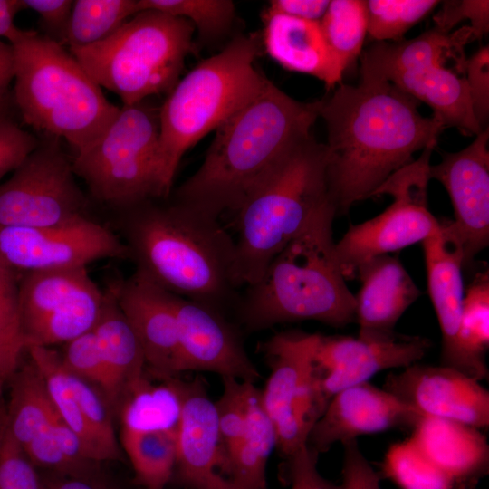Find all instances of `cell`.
<instances>
[{
	"instance_id": "6da1fadb",
	"label": "cell",
	"mask_w": 489,
	"mask_h": 489,
	"mask_svg": "<svg viewBox=\"0 0 489 489\" xmlns=\"http://www.w3.org/2000/svg\"><path fill=\"white\" fill-rule=\"evenodd\" d=\"M322 100L329 187L340 216L371 197L417 151L436 148L445 129L436 117L420 114L417 100L387 82L340 84Z\"/></svg>"
},
{
	"instance_id": "7a4b0ae2",
	"label": "cell",
	"mask_w": 489,
	"mask_h": 489,
	"mask_svg": "<svg viewBox=\"0 0 489 489\" xmlns=\"http://www.w3.org/2000/svg\"><path fill=\"white\" fill-rule=\"evenodd\" d=\"M118 212L116 233L136 271L177 296L224 313L235 310L240 294L235 238L219 219L169 197Z\"/></svg>"
},
{
	"instance_id": "3957f363",
	"label": "cell",
	"mask_w": 489,
	"mask_h": 489,
	"mask_svg": "<svg viewBox=\"0 0 489 489\" xmlns=\"http://www.w3.org/2000/svg\"><path fill=\"white\" fill-rule=\"evenodd\" d=\"M322 103L296 101L265 78L216 129L199 168L169 198L217 219L235 212L281 158L311 134Z\"/></svg>"
},
{
	"instance_id": "277c9868",
	"label": "cell",
	"mask_w": 489,
	"mask_h": 489,
	"mask_svg": "<svg viewBox=\"0 0 489 489\" xmlns=\"http://www.w3.org/2000/svg\"><path fill=\"white\" fill-rule=\"evenodd\" d=\"M335 216L332 204L323 207L240 292L235 312L246 331L307 320L335 328L355 321V296L335 253Z\"/></svg>"
},
{
	"instance_id": "5b68a950",
	"label": "cell",
	"mask_w": 489,
	"mask_h": 489,
	"mask_svg": "<svg viewBox=\"0 0 489 489\" xmlns=\"http://www.w3.org/2000/svg\"><path fill=\"white\" fill-rule=\"evenodd\" d=\"M328 163L326 144L308 135L281 158L236 209L235 273L240 289L258 281L273 258L323 207L333 205Z\"/></svg>"
},
{
	"instance_id": "8992f818",
	"label": "cell",
	"mask_w": 489,
	"mask_h": 489,
	"mask_svg": "<svg viewBox=\"0 0 489 489\" xmlns=\"http://www.w3.org/2000/svg\"><path fill=\"white\" fill-rule=\"evenodd\" d=\"M14 58V101L26 124L62 138L75 155L91 146L117 116L101 88L62 44L16 27L6 38Z\"/></svg>"
},
{
	"instance_id": "52a82bcc",
	"label": "cell",
	"mask_w": 489,
	"mask_h": 489,
	"mask_svg": "<svg viewBox=\"0 0 489 489\" xmlns=\"http://www.w3.org/2000/svg\"><path fill=\"white\" fill-rule=\"evenodd\" d=\"M259 51L255 34L237 36L168 92L159 107L158 176L162 199L171 194L185 152L216 129L262 86L265 77L254 64Z\"/></svg>"
},
{
	"instance_id": "ba28073f",
	"label": "cell",
	"mask_w": 489,
	"mask_h": 489,
	"mask_svg": "<svg viewBox=\"0 0 489 489\" xmlns=\"http://www.w3.org/2000/svg\"><path fill=\"white\" fill-rule=\"evenodd\" d=\"M476 40L470 26L452 34L436 29L407 41L377 42L361 54V80L387 82L432 108L445 128L465 136L482 129L472 107L465 72V46Z\"/></svg>"
},
{
	"instance_id": "9c48e42d",
	"label": "cell",
	"mask_w": 489,
	"mask_h": 489,
	"mask_svg": "<svg viewBox=\"0 0 489 489\" xmlns=\"http://www.w3.org/2000/svg\"><path fill=\"white\" fill-rule=\"evenodd\" d=\"M194 29L184 18L143 10L107 39L70 53L101 88L131 105L174 88Z\"/></svg>"
},
{
	"instance_id": "30bf717a",
	"label": "cell",
	"mask_w": 489,
	"mask_h": 489,
	"mask_svg": "<svg viewBox=\"0 0 489 489\" xmlns=\"http://www.w3.org/2000/svg\"><path fill=\"white\" fill-rule=\"evenodd\" d=\"M159 107L122 105L105 131L76 154L72 168L100 202L121 211L161 198L158 176Z\"/></svg>"
},
{
	"instance_id": "8fae6325",
	"label": "cell",
	"mask_w": 489,
	"mask_h": 489,
	"mask_svg": "<svg viewBox=\"0 0 489 489\" xmlns=\"http://www.w3.org/2000/svg\"><path fill=\"white\" fill-rule=\"evenodd\" d=\"M434 149H424L419 158L388 177L372 197L389 195L393 202L377 216L350 225L335 243L336 257L345 280L353 279L358 267L366 261L422 243L439 231L440 222L427 204Z\"/></svg>"
},
{
	"instance_id": "7c38bea8",
	"label": "cell",
	"mask_w": 489,
	"mask_h": 489,
	"mask_svg": "<svg viewBox=\"0 0 489 489\" xmlns=\"http://www.w3.org/2000/svg\"><path fill=\"white\" fill-rule=\"evenodd\" d=\"M19 310L25 350L67 343L92 330L103 291L87 267L19 274Z\"/></svg>"
},
{
	"instance_id": "4fadbf2b",
	"label": "cell",
	"mask_w": 489,
	"mask_h": 489,
	"mask_svg": "<svg viewBox=\"0 0 489 489\" xmlns=\"http://www.w3.org/2000/svg\"><path fill=\"white\" fill-rule=\"evenodd\" d=\"M75 176L58 142L39 143L0 184V225L48 226L88 216Z\"/></svg>"
},
{
	"instance_id": "5bb4252c",
	"label": "cell",
	"mask_w": 489,
	"mask_h": 489,
	"mask_svg": "<svg viewBox=\"0 0 489 489\" xmlns=\"http://www.w3.org/2000/svg\"><path fill=\"white\" fill-rule=\"evenodd\" d=\"M102 259L129 260V253L115 231L89 216L48 226L0 225V263L18 273Z\"/></svg>"
},
{
	"instance_id": "9a60e30c",
	"label": "cell",
	"mask_w": 489,
	"mask_h": 489,
	"mask_svg": "<svg viewBox=\"0 0 489 489\" xmlns=\"http://www.w3.org/2000/svg\"><path fill=\"white\" fill-rule=\"evenodd\" d=\"M320 337L283 331L262 345L271 372L261 399L275 430L276 446L285 458L307 445L313 425L311 385Z\"/></svg>"
},
{
	"instance_id": "2e32d148",
	"label": "cell",
	"mask_w": 489,
	"mask_h": 489,
	"mask_svg": "<svg viewBox=\"0 0 489 489\" xmlns=\"http://www.w3.org/2000/svg\"><path fill=\"white\" fill-rule=\"evenodd\" d=\"M430 347L431 341L427 338L398 333L385 340L321 335L314 355L311 390L316 417L319 419L340 391L368 382L381 370L415 364Z\"/></svg>"
},
{
	"instance_id": "e0dca14e",
	"label": "cell",
	"mask_w": 489,
	"mask_h": 489,
	"mask_svg": "<svg viewBox=\"0 0 489 489\" xmlns=\"http://www.w3.org/2000/svg\"><path fill=\"white\" fill-rule=\"evenodd\" d=\"M488 139L486 128L469 146L429 167L430 179L438 180L450 197L455 220L443 224L459 245L464 265L489 244Z\"/></svg>"
},
{
	"instance_id": "ac0fdd59",
	"label": "cell",
	"mask_w": 489,
	"mask_h": 489,
	"mask_svg": "<svg viewBox=\"0 0 489 489\" xmlns=\"http://www.w3.org/2000/svg\"><path fill=\"white\" fill-rule=\"evenodd\" d=\"M383 388L422 417L488 428V390L478 379L452 367L415 363L390 373Z\"/></svg>"
},
{
	"instance_id": "d6986e66",
	"label": "cell",
	"mask_w": 489,
	"mask_h": 489,
	"mask_svg": "<svg viewBox=\"0 0 489 489\" xmlns=\"http://www.w3.org/2000/svg\"><path fill=\"white\" fill-rule=\"evenodd\" d=\"M178 331L177 373L207 371L254 383L260 373L224 312L176 295Z\"/></svg>"
},
{
	"instance_id": "ffe728a7",
	"label": "cell",
	"mask_w": 489,
	"mask_h": 489,
	"mask_svg": "<svg viewBox=\"0 0 489 489\" xmlns=\"http://www.w3.org/2000/svg\"><path fill=\"white\" fill-rule=\"evenodd\" d=\"M422 416L384 388L369 382L332 397L312 427L307 446L320 452L333 444L393 428H413Z\"/></svg>"
},
{
	"instance_id": "44dd1931",
	"label": "cell",
	"mask_w": 489,
	"mask_h": 489,
	"mask_svg": "<svg viewBox=\"0 0 489 489\" xmlns=\"http://www.w3.org/2000/svg\"><path fill=\"white\" fill-rule=\"evenodd\" d=\"M117 297L140 344L146 366L165 378L177 374L176 295L135 270L129 278L118 280Z\"/></svg>"
},
{
	"instance_id": "7402d4cb",
	"label": "cell",
	"mask_w": 489,
	"mask_h": 489,
	"mask_svg": "<svg viewBox=\"0 0 489 489\" xmlns=\"http://www.w3.org/2000/svg\"><path fill=\"white\" fill-rule=\"evenodd\" d=\"M175 468L193 489H235L226 474L216 405L199 380L186 382Z\"/></svg>"
},
{
	"instance_id": "603a6c76",
	"label": "cell",
	"mask_w": 489,
	"mask_h": 489,
	"mask_svg": "<svg viewBox=\"0 0 489 489\" xmlns=\"http://www.w3.org/2000/svg\"><path fill=\"white\" fill-rule=\"evenodd\" d=\"M355 277L361 283L354 295L358 337L385 340L395 336L398 321L421 294L417 285L400 261L390 254L366 261L358 267Z\"/></svg>"
},
{
	"instance_id": "cb8c5ba5",
	"label": "cell",
	"mask_w": 489,
	"mask_h": 489,
	"mask_svg": "<svg viewBox=\"0 0 489 489\" xmlns=\"http://www.w3.org/2000/svg\"><path fill=\"white\" fill-rule=\"evenodd\" d=\"M422 246L428 293L441 331L440 365L470 376L459 342L465 297L462 251L442 222L439 231L424 240Z\"/></svg>"
},
{
	"instance_id": "d4e9b609",
	"label": "cell",
	"mask_w": 489,
	"mask_h": 489,
	"mask_svg": "<svg viewBox=\"0 0 489 489\" xmlns=\"http://www.w3.org/2000/svg\"><path fill=\"white\" fill-rule=\"evenodd\" d=\"M410 439L417 449L455 484L471 487L489 468V445L481 429L472 426L422 417Z\"/></svg>"
},
{
	"instance_id": "484cf974",
	"label": "cell",
	"mask_w": 489,
	"mask_h": 489,
	"mask_svg": "<svg viewBox=\"0 0 489 489\" xmlns=\"http://www.w3.org/2000/svg\"><path fill=\"white\" fill-rule=\"evenodd\" d=\"M118 280L105 291L98 319L92 328L107 374L106 398L122 399L143 376L146 366L140 344L124 316L117 297Z\"/></svg>"
},
{
	"instance_id": "4316f807",
	"label": "cell",
	"mask_w": 489,
	"mask_h": 489,
	"mask_svg": "<svg viewBox=\"0 0 489 489\" xmlns=\"http://www.w3.org/2000/svg\"><path fill=\"white\" fill-rule=\"evenodd\" d=\"M264 24L265 50L281 66L314 76L328 88L340 82L320 22L274 15Z\"/></svg>"
},
{
	"instance_id": "83f0119b",
	"label": "cell",
	"mask_w": 489,
	"mask_h": 489,
	"mask_svg": "<svg viewBox=\"0 0 489 489\" xmlns=\"http://www.w3.org/2000/svg\"><path fill=\"white\" fill-rule=\"evenodd\" d=\"M276 446V434L254 383L247 394V422L237 446L225 457L227 476L235 489H267L266 468Z\"/></svg>"
},
{
	"instance_id": "f1b7e54d",
	"label": "cell",
	"mask_w": 489,
	"mask_h": 489,
	"mask_svg": "<svg viewBox=\"0 0 489 489\" xmlns=\"http://www.w3.org/2000/svg\"><path fill=\"white\" fill-rule=\"evenodd\" d=\"M185 391L186 382L169 379L153 385L143 375L122 398V428L177 430Z\"/></svg>"
},
{
	"instance_id": "f546056e",
	"label": "cell",
	"mask_w": 489,
	"mask_h": 489,
	"mask_svg": "<svg viewBox=\"0 0 489 489\" xmlns=\"http://www.w3.org/2000/svg\"><path fill=\"white\" fill-rule=\"evenodd\" d=\"M56 411L44 379L31 361L15 373L6 425L24 447L53 419Z\"/></svg>"
},
{
	"instance_id": "4dcf8cb0",
	"label": "cell",
	"mask_w": 489,
	"mask_h": 489,
	"mask_svg": "<svg viewBox=\"0 0 489 489\" xmlns=\"http://www.w3.org/2000/svg\"><path fill=\"white\" fill-rule=\"evenodd\" d=\"M31 361L43 375L54 409L62 420L79 436L90 460H110L103 446L88 427L69 385L61 355L51 347L26 349Z\"/></svg>"
},
{
	"instance_id": "1f68e13d",
	"label": "cell",
	"mask_w": 489,
	"mask_h": 489,
	"mask_svg": "<svg viewBox=\"0 0 489 489\" xmlns=\"http://www.w3.org/2000/svg\"><path fill=\"white\" fill-rule=\"evenodd\" d=\"M121 443L141 485L164 489L176 467L177 430L122 428Z\"/></svg>"
},
{
	"instance_id": "d6a6232c",
	"label": "cell",
	"mask_w": 489,
	"mask_h": 489,
	"mask_svg": "<svg viewBox=\"0 0 489 489\" xmlns=\"http://www.w3.org/2000/svg\"><path fill=\"white\" fill-rule=\"evenodd\" d=\"M459 342L472 378L488 379L485 352L489 348V273L479 272L465 292Z\"/></svg>"
},
{
	"instance_id": "836d02e7",
	"label": "cell",
	"mask_w": 489,
	"mask_h": 489,
	"mask_svg": "<svg viewBox=\"0 0 489 489\" xmlns=\"http://www.w3.org/2000/svg\"><path fill=\"white\" fill-rule=\"evenodd\" d=\"M320 25L335 70L341 78L361 53L367 34L366 1H330Z\"/></svg>"
},
{
	"instance_id": "e575fe53",
	"label": "cell",
	"mask_w": 489,
	"mask_h": 489,
	"mask_svg": "<svg viewBox=\"0 0 489 489\" xmlns=\"http://www.w3.org/2000/svg\"><path fill=\"white\" fill-rule=\"evenodd\" d=\"M139 12L138 0H76L64 41L70 49L100 43Z\"/></svg>"
},
{
	"instance_id": "d590c367",
	"label": "cell",
	"mask_w": 489,
	"mask_h": 489,
	"mask_svg": "<svg viewBox=\"0 0 489 489\" xmlns=\"http://www.w3.org/2000/svg\"><path fill=\"white\" fill-rule=\"evenodd\" d=\"M383 472L400 489H456L454 482L417 449L409 438L390 446Z\"/></svg>"
},
{
	"instance_id": "8d00e7d4",
	"label": "cell",
	"mask_w": 489,
	"mask_h": 489,
	"mask_svg": "<svg viewBox=\"0 0 489 489\" xmlns=\"http://www.w3.org/2000/svg\"><path fill=\"white\" fill-rule=\"evenodd\" d=\"M139 12L155 10L192 24L205 40L223 36L230 28L235 5L228 0H138Z\"/></svg>"
},
{
	"instance_id": "74e56055",
	"label": "cell",
	"mask_w": 489,
	"mask_h": 489,
	"mask_svg": "<svg viewBox=\"0 0 489 489\" xmlns=\"http://www.w3.org/2000/svg\"><path fill=\"white\" fill-rule=\"evenodd\" d=\"M438 4L434 0L366 1L367 33L377 42H398Z\"/></svg>"
},
{
	"instance_id": "f35d334b",
	"label": "cell",
	"mask_w": 489,
	"mask_h": 489,
	"mask_svg": "<svg viewBox=\"0 0 489 489\" xmlns=\"http://www.w3.org/2000/svg\"><path fill=\"white\" fill-rule=\"evenodd\" d=\"M19 274L0 263V352L14 369L25 350L19 310Z\"/></svg>"
},
{
	"instance_id": "ab89813d",
	"label": "cell",
	"mask_w": 489,
	"mask_h": 489,
	"mask_svg": "<svg viewBox=\"0 0 489 489\" xmlns=\"http://www.w3.org/2000/svg\"><path fill=\"white\" fill-rule=\"evenodd\" d=\"M224 390L215 403L225 457L241 440L247 422V394L252 382L224 378ZM226 469V468H225Z\"/></svg>"
},
{
	"instance_id": "60d3db41",
	"label": "cell",
	"mask_w": 489,
	"mask_h": 489,
	"mask_svg": "<svg viewBox=\"0 0 489 489\" xmlns=\"http://www.w3.org/2000/svg\"><path fill=\"white\" fill-rule=\"evenodd\" d=\"M65 370L72 392L88 427L103 446L110 460L117 459L120 455L119 446L111 418L103 399L91 383L73 375L66 369Z\"/></svg>"
},
{
	"instance_id": "b9f144b4",
	"label": "cell",
	"mask_w": 489,
	"mask_h": 489,
	"mask_svg": "<svg viewBox=\"0 0 489 489\" xmlns=\"http://www.w3.org/2000/svg\"><path fill=\"white\" fill-rule=\"evenodd\" d=\"M61 360L68 371L98 386L106 395L105 364L92 330L65 343Z\"/></svg>"
},
{
	"instance_id": "7bdbcfd3",
	"label": "cell",
	"mask_w": 489,
	"mask_h": 489,
	"mask_svg": "<svg viewBox=\"0 0 489 489\" xmlns=\"http://www.w3.org/2000/svg\"><path fill=\"white\" fill-rule=\"evenodd\" d=\"M31 463L5 420L0 435V489H39Z\"/></svg>"
},
{
	"instance_id": "ee69618b",
	"label": "cell",
	"mask_w": 489,
	"mask_h": 489,
	"mask_svg": "<svg viewBox=\"0 0 489 489\" xmlns=\"http://www.w3.org/2000/svg\"><path fill=\"white\" fill-rule=\"evenodd\" d=\"M469 19L471 28L480 39L489 30V2L484 0L446 1L434 16L437 31L448 34L458 23Z\"/></svg>"
},
{
	"instance_id": "f6af8a7d",
	"label": "cell",
	"mask_w": 489,
	"mask_h": 489,
	"mask_svg": "<svg viewBox=\"0 0 489 489\" xmlns=\"http://www.w3.org/2000/svg\"><path fill=\"white\" fill-rule=\"evenodd\" d=\"M38 144L34 135L10 117L0 120V180L13 172Z\"/></svg>"
},
{
	"instance_id": "bcb514c9",
	"label": "cell",
	"mask_w": 489,
	"mask_h": 489,
	"mask_svg": "<svg viewBox=\"0 0 489 489\" xmlns=\"http://www.w3.org/2000/svg\"><path fill=\"white\" fill-rule=\"evenodd\" d=\"M474 115L482 129L489 116V48L482 47L465 63Z\"/></svg>"
},
{
	"instance_id": "7dc6e473",
	"label": "cell",
	"mask_w": 489,
	"mask_h": 489,
	"mask_svg": "<svg viewBox=\"0 0 489 489\" xmlns=\"http://www.w3.org/2000/svg\"><path fill=\"white\" fill-rule=\"evenodd\" d=\"M318 455L317 451L306 445L285 458L291 489H340L320 474Z\"/></svg>"
},
{
	"instance_id": "c3c4849f",
	"label": "cell",
	"mask_w": 489,
	"mask_h": 489,
	"mask_svg": "<svg viewBox=\"0 0 489 489\" xmlns=\"http://www.w3.org/2000/svg\"><path fill=\"white\" fill-rule=\"evenodd\" d=\"M342 445L344 460L340 489H381L379 475L360 451L357 440Z\"/></svg>"
},
{
	"instance_id": "681fc988",
	"label": "cell",
	"mask_w": 489,
	"mask_h": 489,
	"mask_svg": "<svg viewBox=\"0 0 489 489\" xmlns=\"http://www.w3.org/2000/svg\"><path fill=\"white\" fill-rule=\"evenodd\" d=\"M25 8L38 14L50 38L62 44L70 20L72 3L71 0H22Z\"/></svg>"
},
{
	"instance_id": "f907efd6",
	"label": "cell",
	"mask_w": 489,
	"mask_h": 489,
	"mask_svg": "<svg viewBox=\"0 0 489 489\" xmlns=\"http://www.w3.org/2000/svg\"><path fill=\"white\" fill-rule=\"evenodd\" d=\"M52 422L23 448L32 463L49 467L67 466L69 463L54 435Z\"/></svg>"
},
{
	"instance_id": "816d5d0a",
	"label": "cell",
	"mask_w": 489,
	"mask_h": 489,
	"mask_svg": "<svg viewBox=\"0 0 489 489\" xmlns=\"http://www.w3.org/2000/svg\"><path fill=\"white\" fill-rule=\"evenodd\" d=\"M329 4L328 0H273L264 10L263 19L264 21L274 15H284L320 22Z\"/></svg>"
},
{
	"instance_id": "f5cc1de1",
	"label": "cell",
	"mask_w": 489,
	"mask_h": 489,
	"mask_svg": "<svg viewBox=\"0 0 489 489\" xmlns=\"http://www.w3.org/2000/svg\"><path fill=\"white\" fill-rule=\"evenodd\" d=\"M52 426L60 447L69 465L80 460L88 459L81 439L62 420L57 413L53 419Z\"/></svg>"
},
{
	"instance_id": "db71d44e",
	"label": "cell",
	"mask_w": 489,
	"mask_h": 489,
	"mask_svg": "<svg viewBox=\"0 0 489 489\" xmlns=\"http://www.w3.org/2000/svg\"><path fill=\"white\" fill-rule=\"evenodd\" d=\"M14 78V58L11 44L0 38V115H9V86Z\"/></svg>"
},
{
	"instance_id": "11a10c76",
	"label": "cell",
	"mask_w": 489,
	"mask_h": 489,
	"mask_svg": "<svg viewBox=\"0 0 489 489\" xmlns=\"http://www.w3.org/2000/svg\"><path fill=\"white\" fill-rule=\"evenodd\" d=\"M25 8L22 0H0V38H7L16 28V14Z\"/></svg>"
},
{
	"instance_id": "9f6ffc18",
	"label": "cell",
	"mask_w": 489,
	"mask_h": 489,
	"mask_svg": "<svg viewBox=\"0 0 489 489\" xmlns=\"http://www.w3.org/2000/svg\"><path fill=\"white\" fill-rule=\"evenodd\" d=\"M15 369H16L11 366L0 352V397L5 379L8 376L14 374L15 372Z\"/></svg>"
},
{
	"instance_id": "6f0895ef",
	"label": "cell",
	"mask_w": 489,
	"mask_h": 489,
	"mask_svg": "<svg viewBox=\"0 0 489 489\" xmlns=\"http://www.w3.org/2000/svg\"><path fill=\"white\" fill-rule=\"evenodd\" d=\"M55 489H92L90 485L80 481H72L60 485Z\"/></svg>"
},
{
	"instance_id": "680465c9",
	"label": "cell",
	"mask_w": 489,
	"mask_h": 489,
	"mask_svg": "<svg viewBox=\"0 0 489 489\" xmlns=\"http://www.w3.org/2000/svg\"><path fill=\"white\" fill-rule=\"evenodd\" d=\"M4 424H5V421L3 422L2 426H0V435H1V432H2V429H3V427H4Z\"/></svg>"
},
{
	"instance_id": "91938a15",
	"label": "cell",
	"mask_w": 489,
	"mask_h": 489,
	"mask_svg": "<svg viewBox=\"0 0 489 489\" xmlns=\"http://www.w3.org/2000/svg\"><path fill=\"white\" fill-rule=\"evenodd\" d=\"M8 116H0V120L4 118H7Z\"/></svg>"
}]
</instances>
